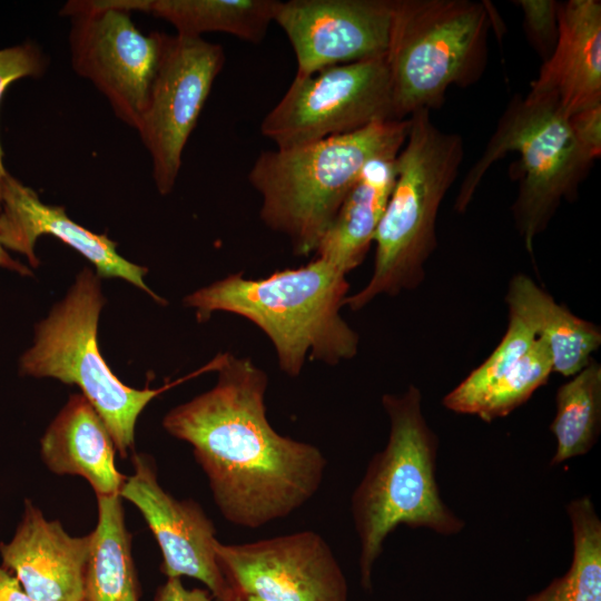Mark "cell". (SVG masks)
I'll use <instances>...</instances> for the list:
<instances>
[{
    "label": "cell",
    "instance_id": "cell-1",
    "mask_svg": "<svg viewBox=\"0 0 601 601\" xmlns=\"http://www.w3.org/2000/svg\"><path fill=\"white\" fill-rule=\"evenodd\" d=\"M216 372V384L173 407L162 426L191 446L224 519L258 529L306 504L322 485L327 460L316 445L272 426L265 371L226 353Z\"/></svg>",
    "mask_w": 601,
    "mask_h": 601
},
{
    "label": "cell",
    "instance_id": "cell-2",
    "mask_svg": "<svg viewBox=\"0 0 601 601\" xmlns=\"http://www.w3.org/2000/svg\"><path fill=\"white\" fill-rule=\"evenodd\" d=\"M346 275L316 256L259 279L228 275L188 294L184 304L198 322L215 312L250 321L273 343L280 370L298 376L307 357L336 365L357 354L359 337L341 315L349 289Z\"/></svg>",
    "mask_w": 601,
    "mask_h": 601
},
{
    "label": "cell",
    "instance_id": "cell-3",
    "mask_svg": "<svg viewBox=\"0 0 601 601\" xmlns=\"http://www.w3.org/2000/svg\"><path fill=\"white\" fill-rule=\"evenodd\" d=\"M382 406L390 422L387 443L373 455L351 497L361 585L366 591L372 589L373 568L384 542L398 525L442 535L457 534L465 525L441 497L439 437L424 417L420 388L410 385L402 394H384Z\"/></svg>",
    "mask_w": 601,
    "mask_h": 601
},
{
    "label": "cell",
    "instance_id": "cell-4",
    "mask_svg": "<svg viewBox=\"0 0 601 601\" xmlns=\"http://www.w3.org/2000/svg\"><path fill=\"white\" fill-rule=\"evenodd\" d=\"M408 119L373 122L312 144L266 150L248 179L262 197L260 218L286 235L297 256L315 253L367 161L397 156Z\"/></svg>",
    "mask_w": 601,
    "mask_h": 601
},
{
    "label": "cell",
    "instance_id": "cell-5",
    "mask_svg": "<svg viewBox=\"0 0 601 601\" xmlns=\"http://www.w3.org/2000/svg\"><path fill=\"white\" fill-rule=\"evenodd\" d=\"M406 140L396 157V178L376 228L375 262L365 287L345 304L358 311L380 295L417 288L437 246L441 203L457 177L464 157L460 135L445 132L421 109L408 118Z\"/></svg>",
    "mask_w": 601,
    "mask_h": 601
},
{
    "label": "cell",
    "instance_id": "cell-6",
    "mask_svg": "<svg viewBox=\"0 0 601 601\" xmlns=\"http://www.w3.org/2000/svg\"><path fill=\"white\" fill-rule=\"evenodd\" d=\"M106 303L100 277L85 267L66 296L37 324L33 345L20 358L22 375L77 385L106 424L116 450L126 457L135 445V427L145 407L186 378L216 370L211 359L185 378L159 388L124 384L98 347V321Z\"/></svg>",
    "mask_w": 601,
    "mask_h": 601
},
{
    "label": "cell",
    "instance_id": "cell-7",
    "mask_svg": "<svg viewBox=\"0 0 601 601\" xmlns=\"http://www.w3.org/2000/svg\"><path fill=\"white\" fill-rule=\"evenodd\" d=\"M489 24L484 2L393 0L385 60L397 120L439 108L451 86L481 77Z\"/></svg>",
    "mask_w": 601,
    "mask_h": 601
},
{
    "label": "cell",
    "instance_id": "cell-8",
    "mask_svg": "<svg viewBox=\"0 0 601 601\" xmlns=\"http://www.w3.org/2000/svg\"><path fill=\"white\" fill-rule=\"evenodd\" d=\"M508 152L520 156L512 214L531 254L536 236L545 230L561 203L577 198L592 162L579 149L568 118L553 104L515 96L460 186L454 205L457 213L466 210L487 169Z\"/></svg>",
    "mask_w": 601,
    "mask_h": 601
},
{
    "label": "cell",
    "instance_id": "cell-9",
    "mask_svg": "<svg viewBox=\"0 0 601 601\" xmlns=\"http://www.w3.org/2000/svg\"><path fill=\"white\" fill-rule=\"evenodd\" d=\"M397 120L385 57L324 68L295 77L265 116L262 134L287 149Z\"/></svg>",
    "mask_w": 601,
    "mask_h": 601
},
{
    "label": "cell",
    "instance_id": "cell-10",
    "mask_svg": "<svg viewBox=\"0 0 601 601\" xmlns=\"http://www.w3.org/2000/svg\"><path fill=\"white\" fill-rule=\"evenodd\" d=\"M60 14L71 19L72 69L106 97L118 119L136 129L158 68L162 32L142 33L131 12L108 0H71Z\"/></svg>",
    "mask_w": 601,
    "mask_h": 601
},
{
    "label": "cell",
    "instance_id": "cell-11",
    "mask_svg": "<svg viewBox=\"0 0 601 601\" xmlns=\"http://www.w3.org/2000/svg\"><path fill=\"white\" fill-rule=\"evenodd\" d=\"M225 61L219 45L201 37L162 32L158 68L147 106L136 128L152 164L159 194H169L181 157Z\"/></svg>",
    "mask_w": 601,
    "mask_h": 601
},
{
    "label": "cell",
    "instance_id": "cell-12",
    "mask_svg": "<svg viewBox=\"0 0 601 601\" xmlns=\"http://www.w3.org/2000/svg\"><path fill=\"white\" fill-rule=\"evenodd\" d=\"M229 587L260 601H348V585L329 544L298 531L239 544H214Z\"/></svg>",
    "mask_w": 601,
    "mask_h": 601
},
{
    "label": "cell",
    "instance_id": "cell-13",
    "mask_svg": "<svg viewBox=\"0 0 601 601\" xmlns=\"http://www.w3.org/2000/svg\"><path fill=\"white\" fill-rule=\"evenodd\" d=\"M393 0L277 1L275 21L296 56V77L385 57Z\"/></svg>",
    "mask_w": 601,
    "mask_h": 601
},
{
    "label": "cell",
    "instance_id": "cell-14",
    "mask_svg": "<svg viewBox=\"0 0 601 601\" xmlns=\"http://www.w3.org/2000/svg\"><path fill=\"white\" fill-rule=\"evenodd\" d=\"M131 462L134 473L125 477L119 496L139 510L152 532L162 555L161 572L196 579L217 601H229L234 591L217 563L213 521L197 502L165 491L148 455L134 453Z\"/></svg>",
    "mask_w": 601,
    "mask_h": 601
},
{
    "label": "cell",
    "instance_id": "cell-15",
    "mask_svg": "<svg viewBox=\"0 0 601 601\" xmlns=\"http://www.w3.org/2000/svg\"><path fill=\"white\" fill-rule=\"evenodd\" d=\"M45 235L58 238L82 255L95 266L100 278H122L154 300L166 303L146 285L144 277L148 269L122 257L117 252V244L107 235L92 233L77 224L63 207L45 204L32 188L7 171L0 185L1 245L6 250L24 255L29 264L37 267L40 262L35 246Z\"/></svg>",
    "mask_w": 601,
    "mask_h": 601
},
{
    "label": "cell",
    "instance_id": "cell-16",
    "mask_svg": "<svg viewBox=\"0 0 601 601\" xmlns=\"http://www.w3.org/2000/svg\"><path fill=\"white\" fill-rule=\"evenodd\" d=\"M553 373L545 344L508 315L504 335L492 353L443 397L445 408L490 423L524 404Z\"/></svg>",
    "mask_w": 601,
    "mask_h": 601
},
{
    "label": "cell",
    "instance_id": "cell-17",
    "mask_svg": "<svg viewBox=\"0 0 601 601\" xmlns=\"http://www.w3.org/2000/svg\"><path fill=\"white\" fill-rule=\"evenodd\" d=\"M91 533L72 536L30 501L13 539L0 544L2 568L32 601H83V578Z\"/></svg>",
    "mask_w": 601,
    "mask_h": 601
},
{
    "label": "cell",
    "instance_id": "cell-18",
    "mask_svg": "<svg viewBox=\"0 0 601 601\" xmlns=\"http://www.w3.org/2000/svg\"><path fill=\"white\" fill-rule=\"evenodd\" d=\"M558 22L554 49L526 96L553 104L569 118L601 105V2H560Z\"/></svg>",
    "mask_w": 601,
    "mask_h": 601
},
{
    "label": "cell",
    "instance_id": "cell-19",
    "mask_svg": "<svg viewBox=\"0 0 601 601\" xmlns=\"http://www.w3.org/2000/svg\"><path fill=\"white\" fill-rule=\"evenodd\" d=\"M116 451L106 424L81 393L70 395L40 441L51 472L83 477L97 496L119 494L125 481L115 464Z\"/></svg>",
    "mask_w": 601,
    "mask_h": 601
},
{
    "label": "cell",
    "instance_id": "cell-20",
    "mask_svg": "<svg viewBox=\"0 0 601 601\" xmlns=\"http://www.w3.org/2000/svg\"><path fill=\"white\" fill-rule=\"evenodd\" d=\"M508 315L525 324L548 347L553 373L571 377L593 358L601 329L559 304L531 277L515 274L505 295Z\"/></svg>",
    "mask_w": 601,
    "mask_h": 601
},
{
    "label": "cell",
    "instance_id": "cell-21",
    "mask_svg": "<svg viewBox=\"0 0 601 601\" xmlns=\"http://www.w3.org/2000/svg\"><path fill=\"white\" fill-rule=\"evenodd\" d=\"M396 157L365 164L316 249L345 274L364 260L396 178Z\"/></svg>",
    "mask_w": 601,
    "mask_h": 601
},
{
    "label": "cell",
    "instance_id": "cell-22",
    "mask_svg": "<svg viewBox=\"0 0 601 601\" xmlns=\"http://www.w3.org/2000/svg\"><path fill=\"white\" fill-rule=\"evenodd\" d=\"M119 9L152 14L173 24L177 35L201 37L225 32L260 42L274 19L276 0H108Z\"/></svg>",
    "mask_w": 601,
    "mask_h": 601
},
{
    "label": "cell",
    "instance_id": "cell-23",
    "mask_svg": "<svg viewBox=\"0 0 601 601\" xmlns=\"http://www.w3.org/2000/svg\"><path fill=\"white\" fill-rule=\"evenodd\" d=\"M119 494L98 495V522L91 532L83 578V601H139L131 535Z\"/></svg>",
    "mask_w": 601,
    "mask_h": 601
},
{
    "label": "cell",
    "instance_id": "cell-24",
    "mask_svg": "<svg viewBox=\"0 0 601 601\" xmlns=\"http://www.w3.org/2000/svg\"><path fill=\"white\" fill-rule=\"evenodd\" d=\"M550 430L556 440L551 465L587 454L601 430V365L592 358L559 386Z\"/></svg>",
    "mask_w": 601,
    "mask_h": 601
},
{
    "label": "cell",
    "instance_id": "cell-25",
    "mask_svg": "<svg viewBox=\"0 0 601 601\" xmlns=\"http://www.w3.org/2000/svg\"><path fill=\"white\" fill-rule=\"evenodd\" d=\"M573 555L569 570L525 601H601V521L590 496L566 506Z\"/></svg>",
    "mask_w": 601,
    "mask_h": 601
},
{
    "label": "cell",
    "instance_id": "cell-26",
    "mask_svg": "<svg viewBox=\"0 0 601 601\" xmlns=\"http://www.w3.org/2000/svg\"><path fill=\"white\" fill-rule=\"evenodd\" d=\"M526 38L543 62L551 56L559 32V1L516 0Z\"/></svg>",
    "mask_w": 601,
    "mask_h": 601
},
{
    "label": "cell",
    "instance_id": "cell-27",
    "mask_svg": "<svg viewBox=\"0 0 601 601\" xmlns=\"http://www.w3.org/2000/svg\"><path fill=\"white\" fill-rule=\"evenodd\" d=\"M47 68V59L32 42L0 49V102L7 88L16 80L26 77H40ZM0 145V185L7 170L2 162Z\"/></svg>",
    "mask_w": 601,
    "mask_h": 601
},
{
    "label": "cell",
    "instance_id": "cell-28",
    "mask_svg": "<svg viewBox=\"0 0 601 601\" xmlns=\"http://www.w3.org/2000/svg\"><path fill=\"white\" fill-rule=\"evenodd\" d=\"M568 124L579 149L593 164L601 155V105L570 116Z\"/></svg>",
    "mask_w": 601,
    "mask_h": 601
},
{
    "label": "cell",
    "instance_id": "cell-29",
    "mask_svg": "<svg viewBox=\"0 0 601 601\" xmlns=\"http://www.w3.org/2000/svg\"><path fill=\"white\" fill-rule=\"evenodd\" d=\"M154 601H217L207 589H187L181 578H167L155 594Z\"/></svg>",
    "mask_w": 601,
    "mask_h": 601
},
{
    "label": "cell",
    "instance_id": "cell-30",
    "mask_svg": "<svg viewBox=\"0 0 601 601\" xmlns=\"http://www.w3.org/2000/svg\"><path fill=\"white\" fill-rule=\"evenodd\" d=\"M0 601H32L18 579L4 568H0Z\"/></svg>",
    "mask_w": 601,
    "mask_h": 601
},
{
    "label": "cell",
    "instance_id": "cell-31",
    "mask_svg": "<svg viewBox=\"0 0 601 601\" xmlns=\"http://www.w3.org/2000/svg\"><path fill=\"white\" fill-rule=\"evenodd\" d=\"M0 267L13 270L23 276H30L32 274L31 270L27 266L22 265L18 260L10 257L8 252L1 245V243H0Z\"/></svg>",
    "mask_w": 601,
    "mask_h": 601
},
{
    "label": "cell",
    "instance_id": "cell-32",
    "mask_svg": "<svg viewBox=\"0 0 601 601\" xmlns=\"http://www.w3.org/2000/svg\"><path fill=\"white\" fill-rule=\"evenodd\" d=\"M229 601H260V600L252 595H247V594H243V593L234 591Z\"/></svg>",
    "mask_w": 601,
    "mask_h": 601
}]
</instances>
